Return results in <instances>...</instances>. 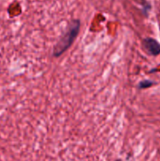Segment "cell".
<instances>
[{
    "label": "cell",
    "instance_id": "6da1fadb",
    "mask_svg": "<svg viewBox=\"0 0 160 161\" xmlns=\"http://www.w3.org/2000/svg\"><path fill=\"white\" fill-rule=\"evenodd\" d=\"M80 28V20H73L70 22L67 31L59 39L55 45L53 51V56L55 58L61 56L69 47L72 45L75 39L78 36Z\"/></svg>",
    "mask_w": 160,
    "mask_h": 161
},
{
    "label": "cell",
    "instance_id": "7a4b0ae2",
    "mask_svg": "<svg viewBox=\"0 0 160 161\" xmlns=\"http://www.w3.org/2000/svg\"><path fill=\"white\" fill-rule=\"evenodd\" d=\"M143 47L147 53L156 56L160 53V44L152 38H146L143 40Z\"/></svg>",
    "mask_w": 160,
    "mask_h": 161
},
{
    "label": "cell",
    "instance_id": "3957f363",
    "mask_svg": "<svg viewBox=\"0 0 160 161\" xmlns=\"http://www.w3.org/2000/svg\"><path fill=\"white\" fill-rule=\"evenodd\" d=\"M153 84V82L150 81V80H144V81L140 82V83L138 84V88L139 89H145V88L150 87Z\"/></svg>",
    "mask_w": 160,
    "mask_h": 161
},
{
    "label": "cell",
    "instance_id": "277c9868",
    "mask_svg": "<svg viewBox=\"0 0 160 161\" xmlns=\"http://www.w3.org/2000/svg\"><path fill=\"white\" fill-rule=\"evenodd\" d=\"M115 161H122V160H121V159H118V160H115Z\"/></svg>",
    "mask_w": 160,
    "mask_h": 161
}]
</instances>
